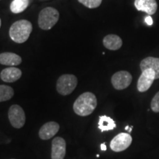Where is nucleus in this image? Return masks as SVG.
Wrapping results in <instances>:
<instances>
[{"label":"nucleus","mask_w":159,"mask_h":159,"mask_svg":"<svg viewBox=\"0 0 159 159\" xmlns=\"http://www.w3.org/2000/svg\"><path fill=\"white\" fill-rule=\"evenodd\" d=\"M97 105V99L91 92H85L77 97L73 105V109L77 115L86 116L94 112Z\"/></svg>","instance_id":"1"},{"label":"nucleus","mask_w":159,"mask_h":159,"mask_svg":"<svg viewBox=\"0 0 159 159\" xmlns=\"http://www.w3.org/2000/svg\"><path fill=\"white\" fill-rule=\"evenodd\" d=\"M33 30V25L27 20H19L11 25L9 30V35L12 41L17 43H25L30 35Z\"/></svg>","instance_id":"2"},{"label":"nucleus","mask_w":159,"mask_h":159,"mask_svg":"<svg viewBox=\"0 0 159 159\" xmlns=\"http://www.w3.org/2000/svg\"><path fill=\"white\" fill-rule=\"evenodd\" d=\"M59 19V12L54 7H47L40 12L39 15V26L43 30L52 28Z\"/></svg>","instance_id":"3"},{"label":"nucleus","mask_w":159,"mask_h":159,"mask_svg":"<svg viewBox=\"0 0 159 159\" xmlns=\"http://www.w3.org/2000/svg\"><path fill=\"white\" fill-rule=\"evenodd\" d=\"M77 85V78L73 75H63L56 83L57 91L63 96L71 94Z\"/></svg>","instance_id":"4"},{"label":"nucleus","mask_w":159,"mask_h":159,"mask_svg":"<svg viewBox=\"0 0 159 159\" xmlns=\"http://www.w3.org/2000/svg\"><path fill=\"white\" fill-rule=\"evenodd\" d=\"M8 119L13 128L19 129L25 125L26 122L25 113L23 108L18 105H13L8 111Z\"/></svg>","instance_id":"5"},{"label":"nucleus","mask_w":159,"mask_h":159,"mask_svg":"<svg viewBox=\"0 0 159 159\" xmlns=\"http://www.w3.org/2000/svg\"><path fill=\"white\" fill-rule=\"evenodd\" d=\"M132 141L133 139L130 134L121 133L111 140L110 148L114 152H122L127 150L130 146Z\"/></svg>","instance_id":"6"},{"label":"nucleus","mask_w":159,"mask_h":159,"mask_svg":"<svg viewBox=\"0 0 159 159\" xmlns=\"http://www.w3.org/2000/svg\"><path fill=\"white\" fill-rule=\"evenodd\" d=\"M132 80L133 77L130 72L127 71H119L111 77V83L116 90H123L130 85Z\"/></svg>","instance_id":"7"},{"label":"nucleus","mask_w":159,"mask_h":159,"mask_svg":"<svg viewBox=\"0 0 159 159\" xmlns=\"http://www.w3.org/2000/svg\"><path fill=\"white\" fill-rule=\"evenodd\" d=\"M156 80V73L151 69L142 71L137 83V89L140 92H145L150 88Z\"/></svg>","instance_id":"8"},{"label":"nucleus","mask_w":159,"mask_h":159,"mask_svg":"<svg viewBox=\"0 0 159 159\" xmlns=\"http://www.w3.org/2000/svg\"><path fill=\"white\" fill-rule=\"evenodd\" d=\"M66 143L61 137H56L52 142L51 159H63L66 156Z\"/></svg>","instance_id":"9"},{"label":"nucleus","mask_w":159,"mask_h":159,"mask_svg":"<svg viewBox=\"0 0 159 159\" xmlns=\"http://www.w3.org/2000/svg\"><path fill=\"white\" fill-rule=\"evenodd\" d=\"M59 129L58 123L55 122H47L40 128L39 136L42 140H49L57 134Z\"/></svg>","instance_id":"10"},{"label":"nucleus","mask_w":159,"mask_h":159,"mask_svg":"<svg viewBox=\"0 0 159 159\" xmlns=\"http://www.w3.org/2000/svg\"><path fill=\"white\" fill-rule=\"evenodd\" d=\"M134 5L139 11L145 12L148 15H153L158 9L156 0H135Z\"/></svg>","instance_id":"11"},{"label":"nucleus","mask_w":159,"mask_h":159,"mask_svg":"<svg viewBox=\"0 0 159 159\" xmlns=\"http://www.w3.org/2000/svg\"><path fill=\"white\" fill-rule=\"evenodd\" d=\"M21 75H22V72L19 69L12 66L4 69L1 71L0 77L2 80L5 83H13L21 78Z\"/></svg>","instance_id":"12"},{"label":"nucleus","mask_w":159,"mask_h":159,"mask_svg":"<svg viewBox=\"0 0 159 159\" xmlns=\"http://www.w3.org/2000/svg\"><path fill=\"white\" fill-rule=\"evenodd\" d=\"M142 71L148 69H152L156 73V80L159 79V58L158 57H148L142 60L140 63Z\"/></svg>","instance_id":"13"},{"label":"nucleus","mask_w":159,"mask_h":159,"mask_svg":"<svg viewBox=\"0 0 159 159\" xmlns=\"http://www.w3.org/2000/svg\"><path fill=\"white\" fill-rule=\"evenodd\" d=\"M22 59L17 54L13 52H3L0 54V64L14 66L21 64Z\"/></svg>","instance_id":"14"},{"label":"nucleus","mask_w":159,"mask_h":159,"mask_svg":"<svg viewBox=\"0 0 159 159\" xmlns=\"http://www.w3.org/2000/svg\"><path fill=\"white\" fill-rule=\"evenodd\" d=\"M103 45L109 50H118L122 47V40L117 35H108L103 39Z\"/></svg>","instance_id":"15"},{"label":"nucleus","mask_w":159,"mask_h":159,"mask_svg":"<svg viewBox=\"0 0 159 159\" xmlns=\"http://www.w3.org/2000/svg\"><path fill=\"white\" fill-rule=\"evenodd\" d=\"M99 129L102 132L108 130H112L116 128V125L114 119H112L111 117L107 116H100L99 119L98 123Z\"/></svg>","instance_id":"16"},{"label":"nucleus","mask_w":159,"mask_h":159,"mask_svg":"<svg viewBox=\"0 0 159 159\" xmlns=\"http://www.w3.org/2000/svg\"><path fill=\"white\" fill-rule=\"evenodd\" d=\"M29 0H13L11 4L10 8L12 13H20L28 7Z\"/></svg>","instance_id":"17"},{"label":"nucleus","mask_w":159,"mask_h":159,"mask_svg":"<svg viewBox=\"0 0 159 159\" xmlns=\"http://www.w3.org/2000/svg\"><path fill=\"white\" fill-rule=\"evenodd\" d=\"M14 95V91L11 86L0 85V102L9 100Z\"/></svg>","instance_id":"18"},{"label":"nucleus","mask_w":159,"mask_h":159,"mask_svg":"<svg viewBox=\"0 0 159 159\" xmlns=\"http://www.w3.org/2000/svg\"><path fill=\"white\" fill-rule=\"evenodd\" d=\"M78 2L86 7L94 9L98 7L101 5L102 0H78Z\"/></svg>","instance_id":"19"},{"label":"nucleus","mask_w":159,"mask_h":159,"mask_svg":"<svg viewBox=\"0 0 159 159\" xmlns=\"http://www.w3.org/2000/svg\"><path fill=\"white\" fill-rule=\"evenodd\" d=\"M151 109L155 113L159 112V91L156 93L153 98H152V101H151Z\"/></svg>","instance_id":"20"},{"label":"nucleus","mask_w":159,"mask_h":159,"mask_svg":"<svg viewBox=\"0 0 159 159\" xmlns=\"http://www.w3.org/2000/svg\"><path fill=\"white\" fill-rule=\"evenodd\" d=\"M145 22H146L147 25H149V26L152 25V24H153V21H152V17H151L150 16H147L146 18H145Z\"/></svg>","instance_id":"21"},{"label":"nucleus","mask_w":159,"mask_h":159,"mask_svg":"<svg viewBox=\"0 0 159 159\" xmlns=\"http://www.w3.org/2000/svg\"><path fill=\"white\" fill-rule=\"evenodd\" d=\"M100 147H101V150H102V151H105L107 150L106 145H105V143H102V144H101Z\"/></svg>","instance_id":"22"},{"label":"nucleus","mask_w":159,"mask_h":159,"mask_svg":"<svg viewBox=\"0 0 159 159\" xmlns=\"http://www.w3.org/2000/svg\"><path fill=\"white\" fill-rule=\"evenodd\" d=\"M132 128H133V126H130V128H129V130H128V131H129V134H130V133L132 132Z\"/></svg>","instance_id":"23"},{"label":"nucleus","mask_w":159,"mask_h":159,"mask_svg":"<svg viewBox=\"0 0 159 159\" xmlns=\"http://www.w3.org/2000/svg\"><path fill=\"white\" fill-rule=\"evenodd\" d=\"M129 128H130V127H129L128 125V126L125 127V130H129Z\"/></svg>","instance_id":"24"},{"label":"nucleus","mask_w":159,"mask_h":159,"mask_svg":"<svg viewBox=\"0 0 159 159\" xmlns=\"http://www.w3.org/2000/svg\"><path fill=\"white\" fill-rule=\"evenodd\" d=\"M1 25H2V21H1V19H0V27H1Z\"/></svg>","instance_id":"25"}]
</instances>
